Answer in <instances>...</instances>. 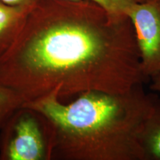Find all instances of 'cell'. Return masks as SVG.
Listing matches in <instances>:
<instances>
[{
  "mask_svg": "<svg viewBox=\"0 0 160 160\" xmlns=\"http://www.w3.org/2000/svg\"><path fill=\"white\" fill-rule=\"evenodd\" d=\"M54 145L51 122L24 103L0 131V160H51Z\"/></svg>",
  "mask_w": 160,
  "mask_h": 160,
  "instance_id": "3957f363",
  "label": "cell"
},
{
  "mask_svg": "<svg viewBox=\"0 0 160 160\" xmlns=\"http://www.w3.org/2000/svg\"><path fill=\"white\" fill-rule=\"evenodd\" d=\"M25 102L19 93L0 83V131L12 113Z\"/></svg>",
  "mask_w": 160,
  "mask_h": 160,
  "instance_id": "52a82bcc",
  "label": "cell"
},
{
  "mask_svg": "<svg viewBox=\"0 0 160 160\" xmlns=\"http://www.w3.org/2000/svg\"><path fill=\"white\" fill-rule=\"evenodd\" d=\"M32 8L11 6L0 1V56L17 39Z\"/></svg>",
  "mask_w": 160,
  "mask_h": 160,
  "instance_id": "5b68a950",
  "label": "cell"
},
{
  "mask_svg": "<svg viewBox=\"0 0 160 160\" xmlns=\"http://www.w3.org/2000/svg\"><path fill=\"white\" fill-rule=\"evenodd\" d=\"M148 81L130 18L91 0H39L0 56V83L25 102L53 91L60 99L122 93Z\"/></svg>",
  "mask_w": 160,
  "mask_h": 160,
  "instance_id": "6da1fadb",
  "label": "cell"
},
{
  "mask_svg": "<svg viewBox=\"0 0 160 160\" xmlns=\"http://www.w3.org/2000/svg\"><path fill=\"white\" fill-rule=\"evenodd\" d=\"M139 143L143 160H160V98L157 95L140 132Z\"/></svg>",
  "mask_w": 160,
  "mask_h": 160,
  "instance_id": "8992f818",
  "label": "cell"
},
{
  "mask_svg": "<svg viewBox=\"0 0 160 160\" xmlns=\"http://www.w3.org/2000/svg\"><path fill=\"white\" fill-rule=\"evenodd\" d=\"M0 1L11 6L32 8L39 0H0Z\"/></svg>",
  "mask_w": 160,
  "mask_h": 160,
  "instance_id": "9c48e42d",
  "label": "cell"
},
{
  "mask_svg": "<svg viewBox=\"0 0 160 160\" xmlns=\"http://www.w3.org/2000/svg\"><path fill=\"white\" fill-rule=\"evenodd\" d=\"M150 81H151L150 88H151V91L160 93V72L157 75L151 77L150 79Z\"/></svg>",
  "mask_w": 160,
  "mask_h": 160,
  "instance_id": "30bf717a",
  "label": "cell"
},
{
  "mask_svg": "<svg viewBox=\"0 0 160 160\" xmlns=\"http://www.w3.org/2000/svg\"><path fill=\"white\" fill-rule=\"evenodd\" d=\"M127 15L134 29L142 72L150 81L160 72V0L134 4Z\"/></svg>",
  "mask_w": 160,
  "mask_h": 160,
  "instance_id": "277c9868",
  "label": "cell"
},
{
  "mask_svg": "<svg viewBox=\"0 0 160 160\" xmlns=\"http://www.w3.org/2000/svg\"><path fill=\"white\" fill-rule=\"evenodd\" d=\"M155 96L139 84L122 93L87 91L70 103L53 91L25 104L51 122L53 159L143 160L139 134Z\"/></svg>",
  "mask_w": 160,
  "mask_h": 160,
  "instance_id": "7a4b0ae2",
  "label": "cell"
},
{
  "mask_svg": "<svg viewBox=\"0 0 160 160\" xmlns=\"http://www.w3.org/2000/svg\"><path fill=\"white\" fill-rule=\"evenodd\" d=\"M99 4L112 13L127 15L130 8L134 4L142 2L145 0H91ZM128 16V15H127Z\"/></svg>",
  "mask_w": 160,
  "mask_h": 160,
  "instance_id": "ba28073f",
  "label": "cell"
}]
</instances>
